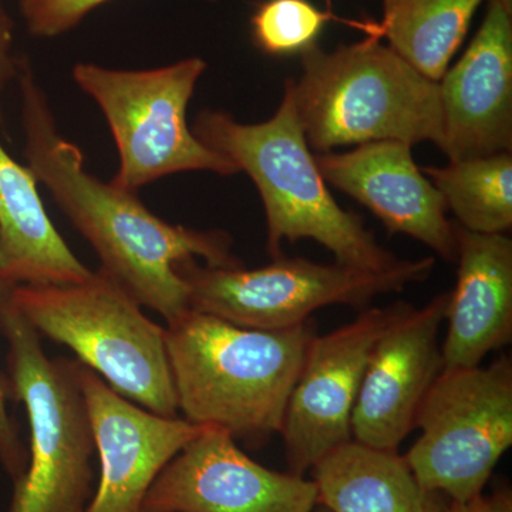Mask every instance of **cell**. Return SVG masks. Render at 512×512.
Masks as SVG:
<instances>
[{
    "mask_svg": "<svg viewBox=\"0 0 512 512\" xmlns=\"http://www.w3.org/2000/svg\"><path fill=\"white\" fill-rule=\"evenodd\" d=\"M16 77L28 167L92 245L101 271L141 306L165 323L190 309L187 285L175 269L185 259L201 258L214 268L244 266L225 232L170 224L148 210L136 192L87 173L82 151L59 133L45 90L26 60H20Z\"/></svg>",
    "mask_w": 512,
    "mask_h": 512,
    "instance_id": "6da1fadb",
    "label": "cell"
},
{
    "mask_svg": "<svg viewBox=\"0 0 512 512\" xmlns=\"http://www.w3.org/2000/svg\"><path fill=\"white\" fill-rule=\"evenodd\" d=\"M315 336L312 319L261 330L188 309L165 326L178 410L192 423L251 444L281 434Z\"/></svg>",
    "mask_w": 512,
    "mask_h": 512,
    "instance_id": "7a4b0ae2",
    "label": "cell"
},
{
    "mask_svg": "<svg viewBox=\"0 0 512 512\" xmlns=\"http://www.w3.org/2000/svg\"><path fill=\"white\" fill-rule=\"evenodd\" d=\"M191 128L258 188L272 258L282 255L284 241L312 239L338 264L352 268L380 272L402 261L380 247L362 218L340 207L330 192L299 121L293 79L286 80L281 104L269 120L245 124L225 111L202 110Z\"/></svg>",
    "mask_w": 512,
    "mask_h": 512,
    "instance_id": "3957f363",
    "label": "cell"
},
{
    "mask_svg": "<svg viewBox=\"0 0 512 512\" xmlns=\"http://www.w3.org/2000/svg\"><path fill=\"white\" fill-rule=\"evenodd\" d=\"M301 64L293 94L311 150L330 153L373 141L440 146L439 83L417 72L380 37L370 35L333 52L312 46L302 53Z\"/></svg>",
    "mask_w": 512,
    "mask_h": 512,
    "instance_id": "277c9868",
    "label": "cell"
},
{
    "mask_svg": "<svg viewBox=\"0 0 512 512\" xmlns=\"http://www.w3.org/2000/svg\"><path fill=\"white\" fill-rule=\"evenodd\" d=\"M9 289L0 296V335L8 343L10 394L28 412L30 450L8 512H86L94 495L96 444L80 362L47 357L42 336Z\"/></svg>",
    "mask_w": 512,
    "mask_h": 512,
    "instance_id": "5b68a950",
    "label": "cell"
},
{
    "mask_svg": "<svg viewBox=\"0 0 512 512\" xmlns=\"http://www.w3.org/2000/svg\"><path fill=\"white\" fill-rule=\"evenodd\" d=\"M9 296L42 338L76 353L111 389L138 406L175 417L165 328L106 272L79 284L20 285Z\"/></svg>",
    "mask_w": 512,
    "mask_h": 512,
    "instance_id": "8992f818",
    "label": "cell"
},
{
    "mask_svg": "<svg viewBox=\"0 0 512 512\" xmlns=\"http://www.w3.org/2000/svg\"><path fill=\"white\" fill-rule=\"evenodd\" d=\"M205 69L200 57L151 70H114L94 63L73 67L74 82L96 101L116 141L120 163L111 180L116 187L136 192L187 171L238 173L188 126V104Z\"/></svg>",
    "mask_w": 512,
    "mask_h": 512,
    "instance_id": "52a82bcc",
    "label": "cell"
},
{
    "mask_svg": "<svg viewBox=\"0 0 512 512\" xmlns=\"http://www.w3.org/2000/svg\"><path fill=\"white\" fill-rule=\"evenodd\" d=\"M436 259H402L387 271H365L281 255L262 268H214L195 259L175 269L188 288L192 311L244 328L281 330L302 325L319 309L348 305L366 309L377 296L424 281Z\"/></svg>",
    "mask_w": 512,
    "mask_h": 512,
    "instance_id": "ba28073f",
    "label": "cell"
},
{
    "mask_svg": "<svg viewBox=\"0 0 512 512\" xmlns=\"http://www.w3.org/2000/svg\"><path fill=\"white\" fill-rule=\"evenodd\" d=\"M404 456L421 487L453 503L483 495L495 466L512 446V363L443 369L424 397Z\"/></svg>",
    "mask_w": 512,
    "mask_h": 512,
    "instance_id": "9c48e42d",
    "label": "cell"
},
{
    "mask_svg": "<svg viewBox=\"0 0 512 512\" xmlns=\"http://www.w3.org/2000/svg\"><path fill=\"white\" fill-rule=\"evenodd\" d=\"M410 306H369L342 328L312 339L281 430L291 473L303 476L352 440L353 409L370 353Z\"/></svg>",
    "mask_w": 512,
    "mask_h": 512,
    "instance_id": "30bf717a",
    "label": "cell"
},
{
    "mask_svg": "<svg viewBox=\"0 0 512 512\" xmlns=\"http://www.w3.org/2000/svg\"><path fill=\"white\" fill-rule=\"evenodd\" d=\"M315 481L269 470L224 430L205 427L161 471L143 512H312Z\"/></svg>",
    "mask_w": 512,
    "mask_h": 512,
    "instance_id": "8fae6325",
    "label": "cell"
},
{
    "mask_svg": "<svg viewBox=\"0 0 512 512\" xmlns=\"http://www.w3.org/2000/svg\"><path fill=\"white\" fill-rule=\"evenodd\" d=\"M447 302L448 292L423 308L410 306L377 340L352 414L357 443L397 451L414 430L421 403L444 369L439 335Z\"/></svg>",
    "mask_w": 512,
    "mask_h": 512,
    "instance_id": "7c38bea8",
    "label": "cell"
},
{
    "mask_svg": "<svg viewBox=\"0 0 512 512\" xmlns=\"http://www.w3.org/2000/svg\"><path fill=\"white\" fill-rule=\"evenodd\" d=\"M80 384L100 463L99 485L86 512H143L161 471L208 426L150 412L82 363Z\"/></svg>",
    "mask_w": 512,
    "mask_h": 512,
    "instance_id": "4fadbf2b",
    "label": "cell"
},
{
    "mask_svg": "<svg viewBox=\"0 0 512 512\" xmlns=\"http://www.w3.org/2000/svg\"><path fill=\"white\" fill-rule=\"evenodd\" d=\"M450 161L512 151V0H488L484 22L439 82Z\"/></svg>",
    "mask_w": 512,
    "mask_h": 512,
    "instance_id": "5bb4252c",
    "label": "cell"
},
{
    "mask_svg": "<svg viewBox=\"0 0 512 512\" xmlns=\"http://www.w3.org/2000/svg\"><path fill=\"white\" fill-rule=\"evenodd\" d=\"M315 160L326 184L366 207L390 234L407 235L456 262L457 227L443 195L414 161L412 144L373 141Z\"/></svg>",
    "mask_w": 512,
    "mask_h": 512,
    "instance_id": "9a60e30c",
    "label": "cell"
},
{
    "mask_svg": "<svg viewBox=\"0 0 512 512\" xmlns=\"http://www.w3.org/2000/svg\"><path fill=\"white\" fill-rule=\"evenodd\" d=\"M457 282L448 292L444 369L483 365L512 340V241L457 227Z\"/></svg>",
    "mask_w": 512,
    "mask_h": 512,
    "instance_id": "2e32d148",
    "label": "cell"
},
{
    "mask_svg": "<svg viewBox=\"0 0 512 512\" xmlns=\"http://www.w3.org/2000/svg\"><path fill=\"white\" fill-rule=\"evenodd\" d=\"M37 178L0 144V281L6 286L79 284L93 271L47 214Z\"/></svg>",
    "mask_w": 512,
    "mask_h": 512,
    "instance_id": "e0dca14e",
    "label": "cell"
},
{
    "mask_svg": "<svg viewBox=\"0 0 512 512\" xmlns=\"http://www.w3.org/2000/svg\"><path fill=\"white\" fill-rule=\"evenodd\" d=\"M318 504L330 512H443L397 451L350 440L312 468Z\"/></svg>",
    "mask_w": 512,
    "mask_h": 512,
    "instance_id": "ac0fdd59",
    "label": "cell"
},
{
    "mask_svg": "<svg viewBox=\"0 0 512 512\" xmlns=\"http://www.w3.org/2000/svg\"><path fill=\"white\" fill-rule=\"evenodd\" d=\"M485 0H382L379 37L407 63L439 83Z\"/></svg>",
    "mask_w": 512,
    "mask_h": 512,
    "instance_id": "d6986e66",
    "label": "cell"
},
{
    "mask_svg": "<svg viewBox=\"0 0 512 512\" xmlns=\"http://www.w3.org/2000/svg\"><path fill=\"white\" fill-rule=\"evenodd\" d=\"M443 195L460 227L478 234H505L512 227V154L450 161L421 168Z\"/></svg>",
    "mask_w": 512,
    "mask_h": 512,
    "instance_id": "ffe728a7",
    "label": "cell"
},
{
    "mask_svg": "<svg viewBox=\"0 0 512 512\" xmlns=\"http://www.w3.org/2000/svg\"><path fill=\"white\" fill-rule=\"evenodd\" d=\"M333 20L309 0H265L252 15V37L266 55H302Z\"/></svg>",
    "mask_w": 512,
    "mask_h": 512,
    "instance_id": "44dd1931",
    "label": "cell"
},
{
    "mask_svg": "<svg viewBox=\"0 0 512 512\" xmlns=\"http://www.w3.org/2000/svg\"><path fill=\"white\" fill-rule=\"evenodd\" d=\"M110 0H19L20 13L29 32L56 37L76 28L92 10Z\"/></svg>",
    "mask_w": 512,
    "mask_h": 512,
    "instance_id": "7402d4cb",
    "label": "cell"
},
{
    "mask_svg": "<svg viewBox=\"0 0 512 512\" xmlns=\"http://www.w3.org/2000/svg\"><path fill=\"white\" fill-rule=\"evenodd\" d=\"M10 286L0 281V296ZM12 399L8 376L0 373V463L12 476L19 480L28 466V454L20 440L18 424L10 416L8 402Z\"/></svg>",
    "mask_w": 512,
    "mask_h": 512,
    "instance_id": "603a6c76",
    "label": "cell"
},
{
    "mask_svg": "<svg viewBox=\"0 0 512 512\" xmlns=\"http://www.w3.org/2000/svg\"><path fill=\"white\" fill-rule=\"evenodd\" d=\"M20 60L13 56V23L0 0V103L10 80L18 76Z\"/></svg>",
    "mask_w": 512,
    "mask_h": 512,
    "instance_id": "cb8c5ba5",
    "label": "cell"
},
{
    "mask_svg": "<svg viewBox=\"0 0 512 512\" xmlns=\"http://www.w3.org/2000/svg\"><path fill=\"white\" fill-rule=\"evenodd\" d=\"M443 512H512L511 497L505 493L493 497L480 495L467 503H453Z\"/></svg>",
    "mask_w": 512,
    "mask_h": 512,
    "instance_id": "d4e9b609",
    "label": "cell"
},
{
    "mask_svg": "<svg viewBox=\"0 0 512 512\" xmlns=\"http://www.w3.org/2000/svg\"><path fill=\"white\" fill-rule=\"evenodd\" d=\"M312 512H330V511L326 510V508L323 507V508H320V510H316V508H315V510H313Z\"/></svg>",
    "mask_w": 512,
    "mask_h": 512,
    "instance_id": "484cf974",
    "label": "cell"
}]
</instances>
